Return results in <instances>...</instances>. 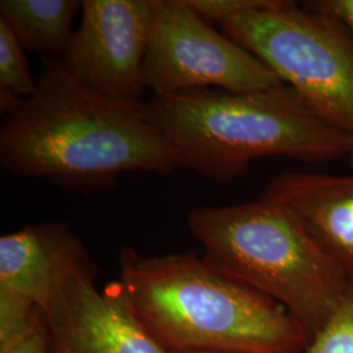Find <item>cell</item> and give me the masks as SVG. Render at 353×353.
I'll use <instances>...</instances> for the list:
<instances>
[{"mask_svg": "<svg viewBox=\"0 0 353 353\" xmlns=\"http://www.w3.org/2000/svg\"><path fill=\"white\" fill-rule=\"evenodd\" d=\"M0 165L67 189L109 188L131 172L170 174L176 165L150 105L100 96L62 61H46L26 99L0 90Z\"/></svg>", "mask_w": 353, "mask_h": 353, "instance_id": "obj_1", "label": "cell"}, {"mask_svg": "<svg viewBox=\"0 0 353 353\" xmlns=\"http://www.w3.org/2000/svg\"><path fill=\"white\" fill-rule=\"evenodd\" d=\"M119 283L140 323L173 353H299L309 335L278 303L195 252L125 248Z\"/></svg>", "mask_w": 353, "mask_h": 353, "instance_id": "obj_2", "label": "cell"}, {"mask_svg": "<svg viewBox=\"0 0 353 353\" xmlns=\"http://www.w3.org/2000/svg\"><path fill=\"white\" fill-rule=\"evenodd\" d=\"M176 168L228 182L254 160L326 161L351 154L353 137L328 125L281 84L254 92L204 89L148 102Z\"/></svg>", "mask_w": 353, "mask_h": 353, "instance_id": "obj_3", "label": "cell"}, {"mask_svg": "<svg viewBox=\"0 0 353 353\" xmlns=\"http://www.w3.org/2000/svg\"><path fill=\"white\" fill-rule=\"evenodd\" d=\"M204 258L283 306L309 339L332 316L350 279L288 207L255 202L196 208L186 214Z\"/></svg>", "mask_w": 353, "mask_h": 353, "instance_id": "obj_4", "label": "cell"}, {"mask_svg": "<svg viewBox=\"0 0 353 353\" xmlns=\"http://www.w3.org/2000/svg\"><path fill=\"white\" fill-rule=\"evenodd\" d=\"M219 26L313 113L353 137V33L341 19L316 1L271 0Z\"/></svg>", "mask_w": 353, "mask_h": 353, "instance_id": "obj_5", "label": "cell"}, {"mask_svg": "<svg viewBox=\"0 0 353 353\" xmlns=\"http://www.w3.org/2000/svg\"><path fill=\"white\" fill-rule=\"evenodd\" d=\"M143 74L154 97L204 89L254 92L283 84L259 58L182 0H159Z\"/></svg>", "mask_w": 353, "mask_h": 353, "instance_id": "obj_6", "label": "cell"}, {"mask_svg": "<svg viewBox=\"0 0 353 353\" xmlns=\"http://www.w3.org/2000/svg\"><path fill=\"white\" fill-rule=\"evenodd\" d=\"M159 0H84L80 26L62 63L83 87L108 99L140 101L143 64Z\"/></svg>", "mask_w": 353, "mask_h": 353, "instance_id": "obj_7", "label": "cell"}, {"mask_svg": "<svg viewBox=\"0 0 353 353\" xmlns=\"http://www.w3.org/2000/svg\"><path fill=\"white\" fill-rule=\"evenodd\" d=\"M88 262L65 283L43 312L51 353H173L144 328L119 281L96 285Z\"/></svg>", "mask_w": 353, "mask_h": 353, "instance_id": "obj_8", "label": "cell"}, {"mask_svg": "<svg viewBox=\"0 0 353 353\" xmlns=\"http://www.w3.org/2000/svg\"><path fill=\"white\" fill-rule=\"evenodd\" d=\"M88 262L83 241L67 224L26 225L0 237V288L12 290L45 312Z\"/></svg>", "mask_w": 353, "mask_h": 353, "instance_id": "obj_9", "label": "cell"}, {"mask_svg": "<svg viewBox=\"0 0 353 353\" xmlns=\"http://www.w3.org/2000/svg\"><path fill=\"white\" fill-rule=\"evenodd\" d=\"M297 214L353 281V174L284 173L263 194Z\"/></svg>", "mask_w": 353, "mask_h": 353, "instance_id": "obj_10", "label": "cell"}, {"mask_svg": "<svg viewBox=\"0 0 353 353\" xmlns=\"http://www.w3.org/2000/svg\"><path fill=\"white\" fill-rule=\"evenodd\" d=\"M76 0H1L0 17L26 50L48 61H62L72 38Z\"/></svg>", "mask_w": 353, "mask_h": 353, "instance_id": "obj_11", "label": "cell"}, {"mask_svg": "<svg viewBox=\"0 0 353 353\" xmlns=\"http://www.w3.org/2000/svg\"><path fill=\"white\" fill-rule=\"evenodd\" d=\"M24 48L12 29L0 17V90L26 99L36 89Z\"/></svg>", "mask_w": 353, "mask_h": 353, "instance_id": "obj_12", "label": "cell"}, {"mask_svg": "<svg viewBox=\"0 0 353 353\" xmlns=\"http://www.w3.org/2000/svg\"><path fill=\"white\" fill-rule=\"evenodd\" d=\"M299 353H353V281L332 316Z\"/></svg>", "mask_w": 353, "mask_h": 353, "instance_id": "obj_13", "label": "cell"}, {"mask_svg": "<svg viewBox=\"0 0 353 353\" xmlns=\"http://www.w3.org/2000/svg\"><path fill=\"white\" fill-rule=\"evenodd\" d=\"M43 312L12 290L0 288V351L23 339Z\"/></svg>", "mask_w": 353, "mask_h": 353, "instance_id": "obj_14", "label": "cell"}, {"mask_svg": "<svg viewBox=\"0 0 353 353\" xmlns=\"http://www.w3.org/2000/svg\"><path fill=\"white\" fill-rule=\"evenodd\" d=\"M194 12L208 23H223L236 14L262 8L271 0H182Z\"/></svg>", "mask_w": 353, "mask_h": 353, "instance_id": "obj_15", "label": "cell"}, {"mask_svg": "<svg viewBox=\"0 0 353 353\" xmlns=\"http://www.w3.org/2000/svg\"><path fill=\"white\" fill-rule=\"evenodd\" d=\"M0 353H51L50 334L45 314L38 319L37 323L23 339Z\"/></svg>", "mask_w": 353, "mask_h": 353, "instance_id": "obj_16", "label": "cell"}, {"mask_svg": "<svg viewBox=\"0 0 353 353\" xmlns=\"http://www.w3.org/2000/svg\"><path fill=\"white\" fill-rule=\"evenodd\" d=\"M316 3L341 19L353 33V0H316Z\"/></svg>", "mask_w": 353, "mask_h": 353, "instance_id": "obj_17", "label": "cell"}, {"mask_svg": "<svg viewBox=\"0 0 353 353\" xmlns=\"http://www.w3.org/2000/svg\"><path fill=\"white\" fill-rule=\"evenodd\" d=\"M350 161H351V165L353 166V150L351 152V154H350Z\"/></svg>", "mask_w": 353, "mask_h": 353, "instance_id": "obj_18", "label": "cell"}, {"mask_svg": "<svg viewBox=\"0 0 353 353\" xmlns=\"http://www.w3.org/2000/svg\"><path fill=\"white\" fill-rule=\"evenodd\" d=\"M192 353H203V352H192Z\"/></svg>", "mask_w": 353, "mask_h": 353, "instance_id": "obj_19", "label": "cell"}]
</instances>
